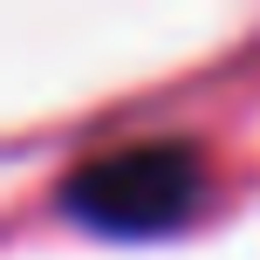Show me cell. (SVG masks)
I'll use <instances>...</instances> for the list:
<instances>
[{
	"instance_id": "1",
	"label": "cell",
	"mask_w": 260,
	"mask_h": 260,
	"mask_svg": "<svg viewBox=\"0 0 260 260\" xmlns=\"http://www.w3.org/2000/svg\"><path fill=\"white\" fill-rule=\"evenodd\" d=\"M55 199L82 233L157 240V233H178L199 212L206 165L185 137H144V144H117L103 157H82Z\"/></svg>"
}]
</instances>
